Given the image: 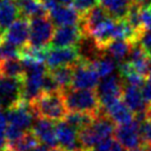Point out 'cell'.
<instances>
[{
	"mask_svg": "<svg viewBox=\"0 0 151 151\" xmlns=\"http://www.w3.org/2000/svg\"><path fill=\"white\" fill-rule=\"evenodd\" d=\"M20 14L16 0H0V32L2 33L18 19Z\"/></svg>",
	"mask_w": 151,
	"mask_h": 151,
	"instance_id": "ffe728a7",
	"label": "cell"
},
{
	"mask_svg": "<svg viewBox=\"0 0 151 151\" xmlns=\"http://www.w3.org/2000/svg\"><path fill=\"white\" fill-rule=\"evenodd\" d=\"M113 136L128 150L138 148L142 143L140 137V122L134 118L131 122L117 126Z\"/></svg>",
	"mask_w": 151,
	"mask_h": 151,
	"instance_id": "4fadbf2b",
	"label": "cell"
},
{
	"mask_svg": "<svg viewBox=\"0 0 151 151\" xmlns=\"http://www.w3.org/2000/svg\"><path fill=\"white\" fill-rule=\"evenodd\" d=\"M90 62L100 78H106V77L113 75V72L117 68V63H116L117 61L106 53L100 55L93 59H90Z\"/></svg>",
	"mask_w": 151,
	"mask_h": 151,
	"instance_id": "cb8c5ba5",
	"label": "cell"
},
{
	"mask_svg": "<svg viewBox=\"0 0 151 151\" xmlns=\"http://www.w3.org/2000/svg\"><path fill=\"white\" fill-rule=\"evenodd\" d=\"M0 76L24 80L26 77L24 63L17 58L14 59H1L0 60Z\"/></svg>",
	"mask_w": 151,
	"mask_h": 151,
	"instance_id": "7402d4cb",
	"label": "cell"
},
{
	"mask_svg": "<svg viewBox=\"0 0 151 151\" xmlns=\"http://www.w3.org/2000/svg\"><path fill=\"white\" fill-rule=\"evenodd\" d=\"M100 6L107 10L110 17L114 19L126 18L132 0H99Z\"/></svg>",
	"mask_w": 151,
	"mask_h": 151,
	"instance_id": "603a6c76",
	"label": "cell"
},
{
	"mask_svg": "<svg viewBox=\"0 0 151 151\" xmlns=\"http://www.w3.org/2000/svg\"><path fill=\"white\" fill-rule=\"evenodd\" d=\"M128 151H148L147 150V148H141V147H138V148H133V149H129Z\"/></svg>",
	"mask_w": 151,
	"mask_h": 151,
	"instance_id": "7bdbcfd3",
	"label": "cell"
},
{
	"mask_svg": "<svg viewBox=\"0 0 151 151\" xmlns=\"http://www.w3.org/2000/svg\"><path fill=\"white\" fill-rule=\"evenodd\" d=\"M19 7L20 16L28 19L48 16L49 11L40 0H16Z\"/></svg>",
	"mask_w": 151,
	"mask_h": 151,
	"instance_id": "44dd1931",
	"label": "cell"
},
{
	"mask_svg": "<svg viewBox=\"0 0 151 151\" xmlns=\"http://www.w3.org/2000/svg\"><path fill=\"white\" fill-rule=\"evenodd\" d=\"M86 37L79 24L62 26L55 30L51 40L52 47H77Z\"/></svg>",
	"mask_w": 151,
	"mask_h": 151,
	"instance_id": "8fae6325",
	"label": "cell"
},
{
	"mask_svg": "<svg viewBox=\"0 0 151 151\" xmlns=\"http://www.w3.org/2000/svg\"><path fill=\"white\" fill-rule=\"evenodd\" d=\"M147 80H150V81H151V72L149 73V76L147 77Z\"/></svg>",
	"mask_w": 151,
	"mask_h": 151,
	"instance_id": "f6af8a7d",
	"label": "cell"
},
{
	"mask_svg": "<svg viewBox=\"0 0 151 151\" xmlns=\"http://www.w3.org/2000/svg\"><path fill=\"white\" fill-rule=\"evenodd\" d=\"M55 30V24L49 16L30 19L28 46L35 48L49 47L51 45Z\"/></svg>",
	"mask_w": 151,
	"mask_h": 151,
	"instance_id": "277c9868",
	"label": "cell"
},
{
	"mask_svg": "<svg viewBox=\"0 0 151 151\" xmlns=\"http://www.w3.org/2000/svg\"><path fill=\"white\" fill-rule=\"evenodd\" d=\"M8 126V119H7V114L4 111V109L0 107V150L7 148L8 141H7V137H6V129Z\"/></svg>",
	"mask_w": 151,
	"mask_h": 151,
	"instance_id": "4dcf8cb0",
	"label": "cell"
},
{
	"mask_svg": "<svg viewBox=\"0 0 151 151\" xmlns=\"http://www.w3.org/2000/svg\"><path fill=\"white\" fill-rule=\"evenodd\" d=\"M146 148H147V150L148 151H151V147H146Z\"/></svg>",
	"mask_w": 151,
	"mask_h": 151,
	"instance_id": "7dc6e473",
	"label": "cell"
},
{
	"mask_svg": "<svg viewBox=\"0 0 151 151\" xmlns=\"http://www.w3.org/2000/svg\"><path fill=\"white\" fill-rule=\"evenodd\" d=\"M0 107H1V106H0ZM1 108H2V107H1Z\"/></svg>",
	"mask_w": 151,
	"mask_h": 151,
	"instance_id": "c3c4849f",
	"label": "cell"
},
{
	"mask_svg": "<svg viewBox=\"0 0 151 151\" xmlns=\"http://www.w3.org/2000/svg\"><path fill=\"white\" fill-rule=\"evenodd\" d=\"M22 81L0 76V106L2 108L8 109L21 99Z\"/></svg>",
	"mask_w": 151,
	"mask_h": 151,
	"instance_id": "7c38bea8",
	"label": "cell"
},
{
	"mask_svg": "<svg viewBox=\"0 0 151 151\" xmlns=\"http://www.w3.org/2000/svg\"><path fill=\"white\" fill-rule=\"evenodd\" d=\"M121 98L124 101V104L130 108V110L134 113V116L145 114V113L147 114L149 106H148V104H147L145 98H143L141 88L124 83V86H123V91H122V97Z\"/></svg>",
	"mask_w": 151,
	"mask_h": 151,
	"instance_id": "9a60e30c",
	"label": "cell"
},
{
	"mask_svg": "<svg viewBox=\"0 0 151 151\" xmlns=\"http://www.w3.org/2000/svg\"><path fill=\"white\" fill-rule=\"evenodd\" d=\"M97 118L92 114H89V113H85V112H70L68 111V113L65 117V121L68 122L71 127H73L76 130L80 131L81 129L88 127L89 124L93 122V120Z\"/></svg>",
	"mask_w": 151,
	"mask_h": 151,
	"instance_id": "484cf974",
	"label": "cell"
},
{
	"mask_svg": "<svg viewBox=\"0 0 151 151\" xmlns=\"http://www.w3.org/2000/svg\"><path fill=\"white\" fill-rule=\"evenodd\" d=\"M39 143H40V141L36 137V134L31 130H28L17 141L12 142V143H8L7 148H9L11 151H29Z\"/></svg>",
	"mask_w": 151,
	"mask_h": 151,
	"instance_id": "4316f807",
	"label": "cell"
},
{
	"mask_svg": "<svg viewBox=\"0 0 151 151\" xmlns=\"http://www.w3.org/2000/svg\"><path fill=\"white\" fill-rule=\"evenodd\" d=\"M141 21L145 30H151V8L141 9Z\"/></svg>",
	"mask_w": 151,
	"mask_h": 151,
	"instance_id": "e575fe53",
	"label": "cell"
},
{
	"mask_svg": "<svg viewBox=\"0 0 151 151\" xmlns=\"http://www.w3.org/2000/svg\"><path fill=\"white\" fill-rule=\"evenodd\" d=\"M139 42L145 48L147 55L151 59V30H145L139 38Z\"/></svg>",
	"mask_w": 151,
	"mask_h": 151,
	"instance_id": "836d02e7",
	"label": "cell"
},
{
	"mask_svg": "<svg viewBox=\"0 0 151 151\" xmlns=\"http://www.w3.org/2000/svg\"><path fill=\"white\" fill-rule=\"evenodd\" d=\"M31 131L36 134L39 141L47 145L49 148H55L58 146L56 137V124H53L52 120L50 119L36 117Z\"/></svg>",
	"mask_w": 151,
	"mask_h": 151,
	"instance_id": "5bb4252c",
	"label": "cell"
},
{
	"mask_svg": "<svg viewBox=\"0 0 151 151\" xmlns=\"http://www.w3.org/2000/svg\"><path fill=\"white\" fill-rule=\"evenodd\" d=\"M29 28L30 19L20 17L6 31L2 32L1 41L11 43L21 49L29 42Z\"/></svg>",
	"mask_w": 151,
	"mask_h": 151,
	"instance_id": "30bf717a",
	"label": "cell"
},
{
	"mask_svg": "<svg viewBox=\"0 0 151 151\" xmlns=\"http://www.w3.org/2000/svg\"><path fill=\"white\" fill-rule=\"evenodd\" d=\"M29 151H49V147L45 143H39L36 147H33L32 149H30Z\"/></svg>",
	"mask_w": 151,
	"mask_h": 151,
	"instance_id": "60d3db41",
	"label": "cell"
},
{
	"mask_svg": "<svg viewBox=\"0 0 151 151\" xmlns=\"http://www.w3.org/2000/svg\"><path fill=\"white\" fill-rule=\"evenodd\" d=\"M123 86H124V82L120 76L111 75L109 77L102 78V80L100 81L96 89L99 96L101 108L122 97Z\"/></svg>",
	"mask_w": 151,
	"mask_h": 151,
	"instance_id": "9c48e42d",
	"label": "cell"
},
{
	"mask_svg": "<svg viewBox=\"0 0 151 151\" xmlns=\"http://www.w3.org/2000/svg\"><path fill=\"white\" fill-rule=\"evenodd\" d=\"M118 22L119 19H114L112 17L104 19L100 24L94 26L93 28L87 33L86 37L91 38L96 48L100 52H104V48L106 45L110 42L112 39H117L118 35Z\"/></svg>",
	"mask_w": 151,
	"mask_h": 151,
	"instance_id": "ba28073f",
	"label": "cell"
},
{
	"mask_svg": "<svg viewBox=\"0 0 151 151\" xmlns=\"http://www.w3.org/2000/svg\"><path fill=\"white\" fill-rule=\"evenodd\" d=\"M0 151H11L9 149V148H5V149H2V150H0Z\"/></svg>",
	"mask_w": 151,
	"mask_h": 151,
	"instance_id": "bcb514c9",
	"label": "cell"
},
{
	"mask_svg": "<svg viewBox=\"0 0 151 151\" xmlns=\"http://www.w3.org/2000/svg\"><path fill=\"white\" fill-rule=\"evenodd\" d=\"M66 107L70 112H85L98 117L102 113L96 89H70L62 92Z\"/></svg>",
	"mask_w": 151,
	"mask_h": 151,
	"instance_id": "6da1fadb",
	"label": "cell"
},
{
	"mask_svg": "<svg viewBox=\"0 0 151 151\" xmlns=\"http://www.w3.org/2000/svg\"><path fill=\"white\" fill-rule=\"evenodd\" d=\"M9 124L21 128L24 131L31 130L36 116L33 113L30 102L24 99H19L14 104L6 110Z\"/></svg>",
	"mask_w": 151,
	"mask_h": 151,
	"instance_id": "52a82bcc",
	"label": "cell"
},
{
	"mask_svg": "<svg viewBox=\"0 0 151 151\" xmlns=\"http://www.w3.org/2000/svg\"><path fill=\"white\" fill-rule=\"evenodd\" d=\"M30 106L36 117L47 118L52 121L63 120L68 113L61 91L42 92L30 102Z\"/></svg>",
	"mask_w": 151,
	"mask_h": 151,
	"instance_id": "7a4b0ae2",
	"label": "cell"
},
{
	"mask_svg": "<svg viewBox=\"0 0 151 151\" xmlns=\"http://www.w3.org/2000/svg\"><path fill=\"white\" fill-rule=\"evenodd\" d=\"M61 92L70 89L73 79V66H63L49 70Z\"/></svg>",
	"mask_w": 151,
	"mask_h": 151,
	"instance_id": "d4e9b609",
	"label": "cell"
},
{
	"mask_svg": "<svg viewBox=\"0 0 151 151\" xmlns=\"http://www.w3.org/2000/svg\"><path fill=\"white\" fill-rule=\"evenodd\" d=\"M140 137L146 147H151V119L146 118L140 122Z\"/></svg>",
	"mask_w": 151,
	"mask_h": 151,
	"instance_id": "f1b7e54d",
	"label": "cell"
},
{
	"mask_svg": "<svg viewBox=\"0 0 151 151\" xmlns=\"http://www.w3.org/2000/svg\"><path fill=\"white\" fill-rule=\"evenodd\" d=\"M81 55L77 47H47L46 65L52 70L59 67L73 66L81 59Z\"/></svg>",
	"mask_w": 151,
	"mask_h": 151,
	"instance_id": "8992f818",
	"label": "cell"
},
{
	"mask_svg": "<svg viewBox=\"0 0 151 151\" xmlns=\"http://www.w3.org/2000/svg\"><path fill=\"white\" fill-rule=\"evenodd\" d=\"M111 151H126V148L117 140V139H113L112 141V148Z\"/></svg>",
	"mask_w": 151,
	"mask_h": 151,
	"instance_id": "ab89813d",
	"label": "cell"
},
{
	"mask_svg": "<svg viewBox=\"0 0 151 151\" xmlns=\"http://www.w3.org/2000/svg\"><path fill=\"white\" fill-rule=\"evenodd\" d=\"M102 112L112 120L117 126L126 124L134 120L136 116L132 112L130 108L124 104L122 98L112 101L111 104H107L102 108Z\"/></svg>",
	"mask_w": 151,
	"mask_h": 151,
	"instance_id": "e0dca14e",
	"label": "cell"
},
{
	"mask_svg": "<svg viewBox=\"0 0 151 151\" xmlns=\"http://www.w3.org/2000/svg\"><path fill=\"white\" fill-rule=\"evenodd\" d=\"M112 138H108V139H104L101 142H99L96 147H93L90 151H111L112 148Z\"/></svg>",
	"mask_w": 151,
	"mask_h": 151,
	"instance_id": "d590c367",
	"label": "cell"
},
{
	"mask_svg": "<svg viewBox=\"0 0 151 151\" xmlns=\"http://www.w3.org/2000/svg\"><path fill=\"white\" fill-rule=\"evenodd\" d=\"M43 5L46 6V8L48 9V11H50L51 9H53L56 6H58V1L57 0H40Z\"/></svg>",
	"mask_w": 151,
	"mask_h": 151,
	"instance_id": "74e56055",
	"label": "cell"
},
{
	"mask_svg": "<svg viewBox=\"0 0 151 151\" xmlns=\"http://www.w3.org/2000/svg\"><path fill=\"white\" fill-rule=\"evenodd\" d=\"M1 57L2 59H14L20 58V49L14 45L1 41Z\"/></svg>",
	"mask_w": 151,
	"mask_h": 151,
	"instance_id": "f546056e",
	"label": "cell"
},
{
	"mask_svg": "<svg viewBox=\"0 0 151 151\" xmlns=\"http://www.w3.org/2000/svg\"><path fill=\"white\" fill-rule=\"evenodd\" d=\"M59 5H65V6H70L73 4V0H57Z\"/></svg>",
	"mask_w": 151,
	"mask_h": 151,
	"instance_id": "b9f144b4",
	"label": "cell"
},
{
	"mask_svg": "<svg viewBox=\"0 0 151 151\" xmlns=\"http://www.w3.org/2000/svg\"><path fill=\"white\" fill-rule=\"evenodd\" d=\"M98 4H99V0H73V8L82 17L86 14H88L96 6H98Z\"/></svg>",
	"mask_w": 151,
	"mask_h": 151,
	"instance_id": "83f0119b",
	"label": "cell"
},
{
	"mask_svg": "<svg viewBox=\"0 0 151 151\" xmlns=\"http://www.w3.org/2000/svg\"><path fill=\"white\" fill-rule=\"evenodd\" d=\"M100 77L93 69L89 59L81 57L73 65V79L71 88L73 89H96L100 82Z\"/></svg>",
	"mask_w": 151,
	"mask_h": 151,
	"instance_id": "5b68a950",
	"label": "cell"
},
{
	"mask_svg": "<svg viewBox=\"0 0 151 151\" xmlns=\"http://www.w3.org/2000/svg\"><path fill=\"white\" fill-rule=\"evenodd\" d=\"M114 124L116 123L102 112L94 119L91 124L78 131L80 147L85 150L90 151L102 140L111 138L116 131Z\"/></svg>",
	"mask_w": 151,
	"mask_h": 151,
	"instance_id": "3957f363",
	"label": "cell"
},
{
	"mask_svg": "<svg viewBox=\"0 0 151 151\" xmlns=\"http://www.w3.org/2000/svg\"><path fill=\"white\" fill-rule=\"evenodd\" d=\"M132 42L127 39H112L110 42L106 45L104 52L106 55L113 58L117 62H122L129 58L131 52Z\"/></svg>",
	"mask_w": 151,
	"mask_h": 151,
	"instance_id": "d6986e66",
	"label": "cell"
},
{
	"mask_svg": "<svg viewBox=\"0 0 151 151\" xmlns=\"http://www.w3.org/2000/svg\"><path fill=\"white\" fill-rule=\"evenodd\" d=\"M142 94H143V98L146 100V102L148 104L149 107H151V81L146 80L145 85L142 86L141 88Z\"/></svg>",
	"mask_w": 151,
	"mask_h": 151,
	"instance_id": "8d00e7d4",
	"label": "cell"
},
{
	"mask_svg": "<svg viewBox=\"0 0 151 151\" xmlns=\"http://www.w3.org/2000/svg\"><path fill=\"white\" fill-rule=\"evenodd\" d=\"M57 91H60L59 87L57 85L56 80L53 79V77L51 76V73L48 72L43 77L42 81V92H57Z\"/></svg>",
	"mask_w": 151,
	"mask_h": 151,
	"instance_id": "d6a6232c",
	"label": "cell"
},
{
	"mask_svg": "<svg viewBox=\"0 0 151 151\" xmlns=\"http://www.w3.org/2000/svg\"><path fill=\"white\" fill-rule=\"evenodd\" d=\"M150 8H151V7H150Z\"/></svg>",
	"mask_w": 151,
	"mask_h": 151,
	"instance_id": "681fc988",
	"label": "cell"
},
{
	"mask_svg": "<svg viewBox=\"0 0 151 151\" xmlns=\"http://www.w3.org/2000/svg\"><path fill=\"white\" fill-rule=\"evenodd\" d=\"M49 18L57 27L76 26L81 22V14L70 6L58 5L49 11Z\"/></svg>",
	"mask_w": 151,
	"mask_h": 151,
	"instance_id": "2e32d148",
	"label": "cell"
},
{
	"mask_svg": "<svg viewBox=\"0 0 151 151\" xmlns=\"http://www.w3.org/2000/svg\"><path fill=\"white\" fill-rule=\"evenodd\" d=\"M49 151H66L65 149H62L61 147H55V148H51Z\"/></svg>",
	"mask_w": 151,
	"mask_h": 151,
	"instance_id": "ee69618b",
	"label": "cell"
},
{
	"mask_svg": "<svg viewBox=\"0 0 151 151\" xmlns=\"http://www.w3.org/2000/svg\"><path fill=\"white\" fill-rule=\"evenodd\" d=\"M56 137L59 147H61L66 151L80 148L78 130L71 127L65 120H60L56 123Z\"/></svg>",
	"mask_w": 151,
	"mask_h": 151,
	"instance_id": "ac0fdd59",
	"label": "cell"
},
{
	"mask_svg": "<svg viewBox=\"0 0 151 151\" xmlns=\"http://www.w3.org/2000/svg\"><path fill=\"white\" fill-rule=\"evenodd\" d=\"M132 2H134L138 5L141 9L143 8H150L151 7V0H132Z\"/></svg>",
	"mask_w": 151,
	"mask_h": 151,
	"instance_id": "f35d334b",
	"label": "cell"
},
{
	"mask_svg": "<svg viewBox=\"0 0 151 151\" xmlns=\"http://www.w3.org/2000/svg\"><path fill=\"white\" fill-rule=\"evenodd\" d=\"M26 131L22 130L21 128L16 127L14 124H9L7 126V129H6V137H7V141L8 143H12V142L17 141L18 139L24 136Z\"/></svg>",
	"mask_w": 151,
	"mask_h": 151,
	"instance_id": "1f68e13d",
	"label": "cell"
}]
</instances>
